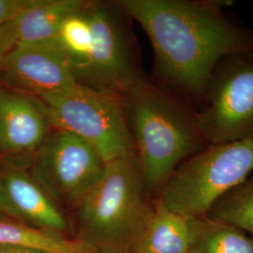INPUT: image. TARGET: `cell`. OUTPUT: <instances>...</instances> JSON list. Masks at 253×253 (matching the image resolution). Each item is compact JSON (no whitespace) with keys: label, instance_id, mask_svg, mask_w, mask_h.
I'll use <instances>...</instances> for the list:
<instances>
[{"label":"cell","instance_id":"obj_21","mask_svg":"<svg viewBox=\"0 0 253 253\" xmlns=\"http://www.w3.org/2000/svg\"><path fill=\"white\" fill-rule=\"evenodd\" d=\"M249 56H250V58L253 61V53H251V54H249Z\"/></svg>","mask_w":253,"mask_h":253},{"label":"cell","instance_id":"obj_4","mask_svg":"<svg viewBox=\"0 0 253 253\" xmlns=\"http://www.w3.org/2000/svg\"><path fill=\"white\" fill-rule=\"evenodd\" d=\"M253 172V134L209 144L174 170L163 185L159 202L187 217H206L217 200Z\"/></svg>","mask_w":253,"mask_h":253},{"label":"cell","instance_id":"obj_16","mask_svg":"<svg viewBox=\"0 0 253 253\" xmlns=\"http://www.w3.org/2000/svg\"><path fill=\"white\" fill-rule=\"evenodd\" d=\"M206 217L253 235V177L217 200Z\"/></svg>","mask_w":253,"mask_h":253},{"label":"cell","instance_id":"obj_19","mask_svg":"<svg viewBox=\"0 0 253 253\" xmlns=\"http://www.w3.org/2000/svg\"><path fill=\"white\" fill-rule=\"evenodd\" d=\"M15 43V38L10 22L0 26V64Z\"/></svg>","mask_w":253,"mask_h":253},{"label":"cell","instance_id":"obj_13","mask_svg":"<svg viewBox=\"0 0 253 253\" xmlns=\"http://www.w3.org/2000/svg\"><path fill=\"white\" fill-rule=\"evenodd\" d=\"M84 0H34L10 22L15 44L53 40L64 21L85 8Z\"/></svg>","mask_w":253,"mask_h":253},{"label":"cell","instance_id":"obj_12","mask_svg":"<svg viewBox=\"0 0 253 253\" xmlns=\"http://www.w3.org/2000/svg\"><path fill=\"white\" fill-rule=\"evenodd\" d=\"M194 222L158 201L131 253H190Z\"/></svg>","mask_w":253,"mask_h":253},{"label":"cell","instance_id":"obj_18","mask_svg":"<svg viewBox=\"0 0 253 253\" xmlns=\"http://www.w3.org/2000/svg\"><path fill=\"white\" fill-rule=\"evenodd\" d=\"M33 2L34 0H0V26L14 20Z\"/></svg>","mask_w":253,"mask_h":253},{"label":"cell","instance_id":"obj_7","mask_svg":"<svg viewBox=\"0 0 253 253\" xmlns=\"http://www.w3.org/2000/svg\"><path fill=\"white\" fill-rule=\"evenodd\" d=\"M86 12L92 43L75 73L76 83L121 97L141 79L131 38L120 15L109 5L88 2Z\"/></svg>","mask_w":253,"mask_h":253},{"label":"cell","instance_id":"obj_9","mask_svg":"<svg viewBox=\"0 0 253 253\" xmlns=\"http://www.w3.org/2000/svg\"><path fill=\"white\" fill-rule=\"evenodd\" d=\"M5 87L39 98L76 84L72 66L53 40L17 43L0 64Z\"/></svg>","mask_w":253,"mask_h":253},{"label":"cell","instance_id":"obj_8","mask_svg":"<svg viewBox=\"0 0 253 253\" xmlns=\"http://www.w3.org/2000/svg\"><path fill=\"white\" fill-rule=\"evenodd\" d=\"M105 164L85 141L54 128L32 154L29 172L54 202L76 206L100 178Z\"/></svg>","mask_w":253,"mask_h":253},{"label":"cell","instance_id":"obj_15","mask_svg":"<svg viewBox=\"0 0 253 253\" xmlns=\"http://www.w3.org/2000/svg\"><path fill=\"white\" fill-rule=\"evenodd\" d=\"M190 253H253V238L236 227L195 217Z\"/></svg>","mask_w":253,"mask_h":253},{"label":"cell","instance_id":"obj_11","mask_svg":"<svg viewBox=\"0 0 253 253\" xmlns=\"http://www.w3.org/2000/svg\"><path fill=\"white\" fill-rule=\"evenodd\" d=\"M42 102L35 97L0 86V152L34 153L52 131Z\"/></svg>","mask_w":253,"mask_h":253},{"label":"cell","instance_id":"obj_17","mask_svg":"<svg viewBox=\"0 0 253 253\" xmlns=\"http://www.w3.org/2000/svg\"><path fill=\"white\" fill-rule=\"evenodd\" d=\"M87 5L81 11L66 19L54 39L71 64L74 77L84 62L92 43L90 22L86 12Z\"/></svg>","mask_w":253,"mask_h":253},{"label":"cell","instance_id":"obj_6","mask_svg":"<svg viewBox=\"0 0 253 253\" xmlns=\"http://www.w3.org/2000/svg\"><path fill=\"white\" fill-rule=\"evenodd\" d=\"M199 131L209 144L253 134V61L234 54L217 64L194 112Z\"/></svg>","mask_w":253,"mask_h":253},{"label":"cell","instance_id":"obj_14","mask_svg":"<svg viewBox=\"0 0 253 253\" xmlns=\"http://www.w3.org/2000/svg\"><path fill=\"white\" fill-rule=\"evenodd\" d=\"M0 245H14L53 253H99L77 238L27 226L9 218L0 219Z\"/></svg>","mask_w":253,"mask_h":253},{"label":"cell","instance_id":"obj_20","mask_svg":"<svg viewBox=\"0 0 253 253\" xmlns=\"http://www.w3.org/2000/svg\"><path fill=\"white\" fill-rule=\"evenodd\" d=\"M0 253H53L37 250L32 248H27L23 246L14 245H0Z\"/></svg>","mask_w":253,"mask_h":253},{"label":"cell","instance_id":"obj_1","mask_svg":"<svg viewBox=\"0 0 253 253\" xmlns=\"http://www.w3.org/2000/svg\"><path fill=\"white\" fill-rule=\"evenodd\" d=\"M231 4L222 0H121L116 6L144 29L162 80L200 102L217 64L227 56L253 52V34L222 11Z\"/></svg>","mask_w":253,"mask_h":253},{"label":"cell","instance_id":"obj_5","mask_svg":"<svg viewBox=\"0 0 253 253\" xmlns=\"http://www.w3.org/2000/svg\"><path fill=\"white\" fill-rule=\"evenodd\" d=\"M37 99L42 102L54 128L85 141L104 163L136 152L121 97L76 84Z\"/></svg>","mask_w":253,"mask_h":253},{"label":"cell","instance_id":"obj_3","mask_svg":"<svg viewBox=\"0 0 253 253\" xmlns=\"http://www.w3.org/2000/svg\"><path fill=\"white\" fill-rule=\"evenodd\" d=\"M137 152L105 164L75 206L78 237L99 253H131L151 210L146 208Z\"/></svg>","mask_w":253,"mask_h":253},{"label":"cell","instance_id":"obj_10","mask_svg":"<svg viewBox=\"0 0 253 253\" xmlns=\"http://www.w3.org/2000/svg\"><path fill=\"white\" fill-rule=\"evenodd\" d=\"M0 213L27 226L65 235L67 217L29 171L9 167L0 171Z\"/></svg>","mask_w":253,"mask_h":253},{"label":"cell","instance_id":"obj_22","mask_svg":"<svg viewBox=\"0 0 253 253\" xmlns=\"http://www.w3.org/2000/svg\"><path fill=\"white\" fill-rule=\"evenodd\" d=\"M3 218H7V217H4V216H3V215L0 213V219H3Z\"/></svg>","mask_w":253,"mask_h":253},{"label":"cell","instance_id":"obj_2","mask_svg":"<svg viewBox=\"0 0 253 253\" xmlns=\"http://www.w3.org/2000/svg\"><path fill=\"white\" fill-rule=\"evenodd\" d=\"M121 100L145 191L163 188L181 163L208 145L194 113L144 78Z\"/></svg>","mask_w":253,"mask_h":253}]
</instances>
